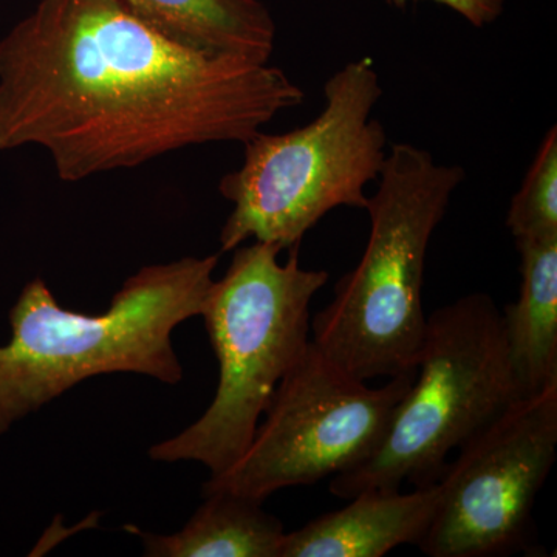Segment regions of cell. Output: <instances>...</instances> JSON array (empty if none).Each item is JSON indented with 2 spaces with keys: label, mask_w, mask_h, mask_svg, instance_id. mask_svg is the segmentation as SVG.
I'll return each instance as SVG.
<instances>
[{
  "label": "cell",
  "mask_w": 557,
  "mask_h": 557,
  "mask_svg": "<svg viewBox=\"0 0 557 557\" xmlns=\"http://www.w3.org/2000/svg\"><path fill=\"white\" fill-rule=\"evenodd\" d=\"M304 98L270 62L180 44L119 0H39L0 39V152L39 146L64 182L244 145Z\"/></svg>",
  "instance_id": "6da1fadb"
},
{
  "label": "cell",
  "mask_w": 557,
  "mask_h": 557,
  "mask_svg": "<svg viewBox=\"0 0 557 557\" xmlns=\"http://www.w3.org/2000/svg\"><path fill=\"white\" fill-rule=\"evenodd\" d=\"M218 263L211 255L145 267L101 314L62 309L44 278H33L10 311V343L0 347V434L94 376L131 372L180 383L171 335L203 314Z\"/></svg>",
  "instance_id": "7a4b0ae2"
},
{
  "label": "cell",
  "mask_w": 557,
  "mask_h": 557,
  "mask_svg": "<svg viewBox=\"0 0 557 557\" xmlns=\"http://www.w3.org/2000/svg\"><path fill=\"white\" fill-rule=\"evenodd\" d=\"M465 178L463 168L435 163L428 150L392 145L364 208L370 234L362 258L311 319V341L355 379L417 369L428 321L421 289L429 244Z\"/></svg>",
  "instance_id": "3957f363"
},
{
  "label": "cell",
  "mask_w": 557,
  "mask_h": 557,
  "mask_svg": "<svg viewBox=\"0 0 557 557\" xmlns=\"http://www.w3.org/2000/svg\"><path fill=\"white\" fill-rule=\"evenodd\" d=\"M289 249L285 263L282 248L267 242L234 249L201 314L219 361L218 392L196 423L150 448L152 460L199 461L220 475L247 453L278 383L309 347L311 299L329 281L299 265V247Z\"/></svg>",
  "instance_id": "277c9868"
},
{
  "label": "cell",
  "mask_w": 557,
  "mask_h": 557,
  "mask_svg": "<svg viewBox=\"0 0 557 557\" xmlns=\"http://www.w3.org/2000/svg\"><path fill=\"white\" fill-rule=\"evenodd\" d=\"M381 95L373 61L348 62L325 83L318 119L245 141L244 164L220 180V194L233 203L220 251H234L248 239L299 247L333 209H364L366 188L379 180L387 156L386 132L372 119Z\"/></svg>",
  "instance_id": "5b68a950"
},
{
  "label": "cell",
  "mask_w": 557,
  "mask_h": 557,
  "mask_svg": "<svg viewBox=\"0 0 557 557\" xmlns=\"http://www.w3.org/2000/svg\"><path fill=\"white\" fill-rule=\"evenodd\" d=\"M509 362L504 314L472 293L428 317L412 386L399 399L375 450L335 475L330 491L348 500L362 491L434 485L453 450L520 399Z\"/></svg>",
  "instance_id": "8992f818"
},
{
  "label": "cell",
  "mask_w": 557,
  "mask_h": 557,
  "mask_svg": "<svg viewBox=\"0 0 557 557\" xmlns=\"http://www.w3.org/2000/svg\"><path fill=\"white\" fill-rule=\"evenodd\" d=\"M416 372L369 387L310 341L278 383L247 453L228 471L211 475L201 493L265 502L285 487L314 485L357 467L379 446Z\"/></svg>",
  "instance_id": "52a82bcc"
},
{
  "label": "cell",
  "mask_w": 557,
  "mask_h": 557,
  "mask_svg": "<svg viewBox=\"0 0 557 557\" xmlns=\"http://www.w3.org/2000/svg\"><path fill=\"white\" fill-rule=\"evenodd\" d=\"M557 384L512 403L461 448L420 547L431 557H502L533 544V508L556 461Z\"/></svg>",
  "instance_id": "ba28073f"
},
{
  "label": "cell",
  "mask_w": 557,
  "mask_h": 557,
  "mask_svg": "<svg viewBox=\"0 0 557 557\" xmlns=\"http://www.w3.org/2000/svg\"><path fill=\"white\" fill-rule=\"evenodd\" d=\"M442 486L409 493L368 490L350 504L285 533L278 557H383L406 544H420L437 512Z\"/></svg>",
  "instance_id": "9c48e42d"
},
{
  "label": "cell",
  "mask_w": 557,
  "mask_h": 557,
  "mask_svg": "<svg viewBox=\"0 0 557 557\" xmlns=\"http://www.w3.org/2000/svg\"><path fill=\"white\" fill-rule=\"evenodd\" d=\"M519 299L505 309L509 362L520 397L557 384V234L516 240Z\"/></svg>",
  "instance_id": "30bf717a"
},
{
  "label": "cell",
  "mask_w": 557,
  "mask_h": 557,
  "mask_svg": "<svg viewBox=\"0 0 557 557\" xmlns=\"http://www.w3.org/2000/svg\"><path fill=\"white\" fill-rule=\"evenodd\" d=\"M168 38L211 53L270 62L276 24L260 0H119Z\"/></svg>",
  "instance_id": "8fae6325"
},
{
  "label": "cell",
  "mask_w": 557,
  "mask_h": 557,
  "mask_svg": "<svg viewBox=\"0 0 557 557\" xmlns=\"http://www.w3.org/2000/svg\"><path fill=\"white\" fill-rule=\"evenodd\" d=\"M178 533L170 536L135 531L149 557H278L285 530L262 508L263 502L226 491L205 494Z\"/></svg>",
  "instance_id": "7c38bea8"
},
{
  "label": "cell",
  "mask_w": 557,
  "mask_h": 557,
  "mask_svg": "<svg viewBox=\"0 0 557 557\" xmlns=\"http://www.w3.org/2000/svg\"><path fill=\"white\" fill-rule=\"evenodd\" d=\"M507 226L515 242L557 234L556 126L542 139L522 186L511 201Z\"/></svg>",
  "instance_id": "4fadbf2b"
},
{
  "label": "cell",
  "mask_w": 557,
  "mask_h": 557,
  "mask_svg": "<svg viewBox=\"0 0 557 557\" xmlns=\"http://www.w3.org/2000/svg\"><path fill=\"white\" fill-rule=\"evenodd\" d=\"M387 2L399 9L408 5L409 2H434L456 11L478 28L493 24L504 13V0H387Z\"/></svg>",
  "instance_id": "5bb4252c"
}]
</instances>
